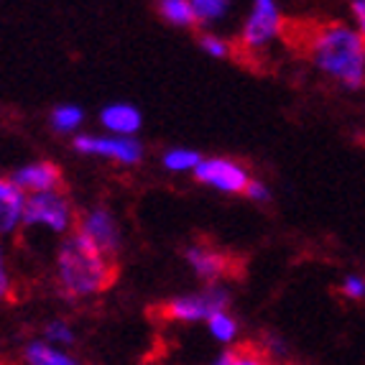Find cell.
<instances>
[{"mask_svg":"<svg viewBox=\"0 0 365 365\" xmlns=\"http://www.w3.org/2000/svg\"><path fill=\"white\" fill-rule=\"evenodd\" d=\"M284 29H287V24L281 19L276 0H253L250 16L240 31V46L245 51H261L279 34H284Z\"/></svg>","mask_w":365,"mask_h":365,"instance_id":"5","label":"cell"},{"mask_svg":"<svg viewBox=\"0 0 365 365\" xmlns=\"http://www.w3.org/2000/svg\"><path fill=\"white\" fill-rule=\"evenodd\" d=\"M118 279L115 258L100 253L90 240L69 232L56 250V287L69 302H85L108 292Z\"/></svg>","mask_w":365,"mask_h":365,"instance_id":"2","label":"cell"},{"mask_svg":"<svg viewBox=\"0 0 365 365\" xmlns=\"http://www.w3.org/2000/svg\"><path fill=\"white\" fill-rule=\"evenodd\" d=\"M161 161H164V166L169 171H189V169H197L202 156L197 151H189V148H171L169 153H164Z\"/></svg>","mask_w":365,"mask_h":365,"instance_id":"19","label":"cell"},{"mask_svg":"<svg viewBox=\"0 0 365 365\" xmlns=\"http://www.w3.org/2000/svg\"><path fill=\"white\" fill-rule=\"evenodd\" d=\"M245 197H248V200H253V202H266L271 195H268L266 184L258 182V179H250L248 189H245Z\"/></svg>","mask_w":365,"mask_h":365,"instance_id":"24","label":"cell"},{"mask_svg":"<svg viewBox=\"0 0 365 365\" xmlns=\"http://www.w3.org/2000/svg\"><path fill=\"white\" fill-rule=\"evenodd\" d=\"M184 258H187L189 268L195 271L197 279L210 284V287L230 279L237 268H240V263H237L227 250L217 248V245H210V243L189 245V248L184 250Z\"/></svg>","mask_w":365,"mask_h":365,"instance_id":"6","label":"cell"},{"mask_svg":"<svg viewBox=\"0 0 365 365\" xmlns=\"http://www.w3.org/2000/svg\"><path fill=\"white\" fill-rule=\"evenodd\" d=\"M207 329H210V335H212L215 340L220 342V345H232V342L237 340L240 324H237V319L230 314V312L222 309V312H215V314L210 317V319H207Z\"/></svg>","mask_w":365,"mask_h":365,"instance_id":"15","label":"cell"},{"mask_svg":"<svg viewBox=\"0 0 365 365\" xmlns=\"http://www.w3.org/2000/svg\"><path fill=\"white\" fill-rule=\"evenodd\" d=\"M24 365H85L79 358H74L64 347H54L46 340H31L21 353Z\"/></svg>","mask_w":365,"mask_h":365,"instance_id":"12","label":"cell"},{"mask_svg":"<svg viewBox=\"0 0 365 365\" xmlns=\"http://www.w3.org/2000/svg\"><path fill=\"white\" fill-rule=\"evenodd\" d=\"M43 340L54 347L69 350V347H74V342H77V332H74V327L67 319H51V322L43 324Z\"/></svg>","mask_w":365,"mask_h":365,"instance_id":"17","label":"cell"},{"mask_svg":"<svg viewBox=\"0 0 365 365\" xmlns=\"http://www.w3.org/2000/svg\"><path fill=\"white\" fill-rule=\"evenodd\" d=\"M195 179L205 187H212L225 195H245L250 174L230 158H202L195 169Z\"/></svg>","mask_w":365,"mask_h":365,"instance_id":"8","label":"cell"},{"mask_svg":"<svg viewBox=\"0 0 365 365\" xmlns=\"http://www.w3.org/2000/svg\"><path fill=\"white\" fill-rule=\"evenodd\" d=\"M11 182L21 189V192H31V195H38V192H54L61 189L64 184V174L54 161H36V164H29L24 169H19L11 177Z\"/></svg>","mask_w":365,"mask_h":365,"instance_id":"10","label":"cell"},{"mask_svg":"<svg viewBox=\"0 0 365 365\" xmlns=\"http://www.w3.org/2000/svg\"><path fill=\"white\" fill-rule=\"evenodd\" d=\"M74 210L69 197L54 189V192H38L26 200L24 207V222L26 225H41L54 232H67L72 227Z\"/></svg>","mask_w":365,"mask_h":365,"instance_id":"4","label":"cell"},{"mask_svg":"<svg viewBox=\"0 0 365 365\" xmlns=\"http://www.w3.org/2000/svg\"><path fill=\"white\" fill-rule=\"evenodd\" d=\"M340 292L350 302H363L365 299V279L360 274H347L340 284Z\"/></svg>","mask_w":365,"mask_h":365,"instance_id":"22","label":"cell"},{"mask_svg":"<svg viewBox=\"0 0 365 365\" xmlns=\"http://www.w3.org/2000/svg\"><path fill=\"white\" fill-rule=\"evenodd\" d=\"M227 304H230V294L215 284V287L202 289V292L166 299V302L158 304V314L166 322H182V324L207 322L215 312L227 309Z\"/></svg>","mask_w":365,"mask_h":365,"instance_id":"3","label":"cell"},{"mask_svg":"<svg viewBox=\"0 0 365 365\" xmlns=\"http://www.w3.org/2000/svg\"><path fill=\"white\" fill-rule=\"evenodd\" d=\"M232 0H192L197 24H215L230 8Z\"/></svg>","mask_w":365,"mask_h":365,"instance_id":"20","label":"cell"},{"mask_svg":"<svg viewBox=\"0 0 365 365\" xmlns=\"http://www.w3.org/2000/svg\"><path fill=\"white\" fill-rule=\"evenodd\" d=\"M74 232L90 240L108 258H115L120 250V227H118L115 217L110 215V210L105 207H92L79 212L77 222H74Z\"/></svg>","mask_w":365,"mask_h":365,"instance_id":"7","label":"cell"},{"mask_svg":"<svg viewBox=\"0 0 365 365\" xmlns=\"http://www.w3.org/2000/svg\"><path fill=\"white\" fill-rule=\"evenodd\" d=\"M82 120H85V113L77 105H61V108H56L51 113V125L59 133H72V130H77L82 125Z\"/></svg>","mask_w":365,"mask_h":365,"instance_id":"18","label":"cell"},{"mask_svg":"<svg viewBox=\"0 0 365 365\" xmlns=\"http://www.w3.org/2000/svg\"><path fill=\"white\" fill-rule=\"evenodd\" d=\"M353 16L355 24H358V31L365 38V0H353Z\"/></svg>","mask_w":365,"mask_h":365,"instance_id":"25","label":"cell"},{"mask_svg":"<svg viewBox=\"0 0 365 365\" xmlns=\"http://www.w3.org/2000/svg\"><path fill=\"white\" fill-rule=\"evenodd\" d=\"M302 43L319 72L350 90L365 85V38L358 29L337 21L314 24L304 29Z\"/></svg>","mask_w":365,"mask_h":365,"instance_id":"1","label":"cell"},{"mask_svg":"<svg viewBox=\"0 0 365 365\" xmlns=\"http://www.w3.org/2000/svg\"><path fill=\"white\" fill-rule=\"evenodd\" d=\"M74 148L87 156H105L125 166L138 164L143 156V148L133 135H77Z\"/></svg>","mask_w":365,"mask_h":365,"instance_id":"9","label":"cell"},{"mask_svg":"<svg viewBox=\"0 0 365 365\" xmlns=\"http://www.w3.org/2000/svg\"><path fill=\"white\" fill-rule=\"evenodd\" d=\"M200 46L205 54H210L212 59H227L230 56V43L225 41V38L220 36H212V34H205V36H200Z\"/></svg>","mask_w":365,"mask_h":365,"instance_id":"21","label":"cell"},{"mask_svg":"<svg viewBox=\"0 0 365 365\" xmlns=\"http://www.w3.org/2000/svg\"><path fill=\"white\" fill-rule=\"evenodd\" d=\"M11 299H13V276H11V268H8L6 250L0 245V307L8 304Z\"/></svg>","mask_w":365,"mask_h":365,"instance_id":"23","label":"cell"},{"mask_svg":"<svg viewBox=\"0 0 365 365\" xmlns=\"http://www.w3.org/2000/svg\"><path fill=\"white\" fill-rule=\"evenodd\" d=\"M100 120L113 135H133L140 128V113L133 105L118 103L108 105V108L100 113Z\"/></svg>","mask_w":365,"mask_h":365,"instance_id":"13","label":"cell"},{"mask_svg":"<svg viewBox=\"0 0 365 365\" xmlns=\"http://www.w3.org/2000/svg\"><path fill=\"white\" fill-rule=\"evenodd\" d=\"M212 365H274V360L263 353L261 345H245V347H225Z\"/></svg>","mask_w":365,"mask_h":365,"instance_id":"14","label":"cell"},{"mask_svg":"<svg viewBox=\"0 0 365 365\" xmlns=\"http://www.w3.org/2000/svg\"><path fill=\"white\" fill-rule=\"evenodd\" d=\"M158 13H161V19L169 21L171 26L197 24L192 0H158Z\"/></svg>","mask_w":365,"mask_h":365,"instance_id":"16","label":"cell"},{"mask_svg":"<svg viewBox=\"0 0 365 365\" xmlns=\"http://www.w3.org/2000/svg\"><path fill=\"white\" fill-rule=\"evenodd\" d=\"M26 197L11 179L0 177V237L16 232V227L24 220Z\"/></svg>","mask_w":365,"mask_h":365,"instance_id":"11","label":"cell"}]
</instances>
